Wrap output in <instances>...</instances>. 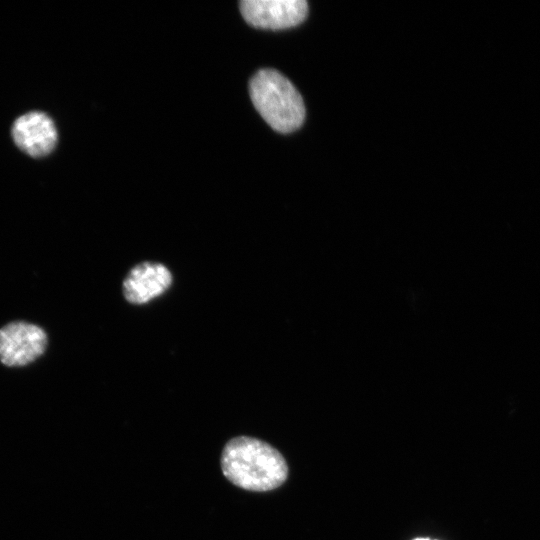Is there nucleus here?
<instances>
[{
	"mask_svg": "<svg viewBox=\"0 0 540 540\" xmlns=\"http://www.w3.org/2000/svg\"><path fill=\"white\" fill-rule=\"evenodd\" d=\"M171 281V273L164 265L145 262L135 266L124 280V296L131 303L143 304L166 291Z\"/></svg>",
	"mask_w": 540,
	"mask_h": 540,
	"instance_id": "obj_6",
	"label": "nucleus"
},
{
	"mask_svg": "<svg viewBox=\"0 0 540 540\" xmlns=\"http://www.w3.org/2000/svg\"><path fill=\"white\" fill-rule=\"evenodd\" d=\"M240 11L253 27L285 29L304 21L308 4L305 0H243Z\"/></svg>",
	"mask_w": 540,
	"mask_h": 540,
	"instance_id": "obj_4",
	"label": "nucleus"
},
{
	"mask_svg": "<svg viewBox=\"0 0 540 540\" xmlns=\"http://www.w3.org/2000/svg\"><path fill=\"white\" fill-rule=\"evenodd\" d=\"M12 137L23 152L32 157H42L54 149L57 143V130L48 115L32 111L15 120Z\"/></svg>",
	"mask_w": 540,
	"mask_h": 540,
	"instance_id": "obj_5",
	"label": "nucleus"
},
{
	"mask_svg": "<svg viewBox=\"0 0 540 540\" xmlns=\"http://www.w3.org/2000/svg\"><path fill=\"white\" fill-rule=\"evenodd\" d=\"M48 343L46 332L26 321H13L0 328V361L8 367L28 365L40 357Z\"/></svg>",
	"mask_w": 540,
	"mask_h": 540,
	"instance_id": "obj_3",
	"label": "nucleus"
},
{
	"mask_svg": "<svg viewBox=\"0 0 540 540\" xmlns=\"http://www.w3.org/2000/svg\"><path fill=\"white\" fill-rule=\"evenodd\" d=\"M249 92L254 107L275 131L290 133L304 122L303 99L279 71L259 70L250 80Z\"/></svg>",
	"mask_w": 540,
	"mask_h": 540,
	"instance_id": "obj_2",
	"label": "nucleus"
},
{
	"mask_svg": "<svg viewBox=\"0 0 540 540\" xmlns=\"http://www.w3.org/2000/svg\"><path fill=\"white\" fill-rule=\"evenodd\" d=\"M414 540H430V539H427V538H416Z\"/></svg>",
	"mask_w": 540,
	"mask_h": 540,
	"instance_id": "obj_7",
	"label": "nucleus"
},
{
	"mask_svg": "<svg viewBox=\"0 0 540 540\" xmlns=\"http://www.w3.org/2000/svg\"><path fill=\"white\" fill-rule=\"evenodd\" d=\"M221 469L232 484L254 492L273 490L288 476L282 454L270 444L248 436L232 438L225 444Z\"/></svg>",
	"mask_w": 540,
	"mask_h": 540,
	"instance_id": "obj_1",
	"label": "nucleus"
}]
</instances>
